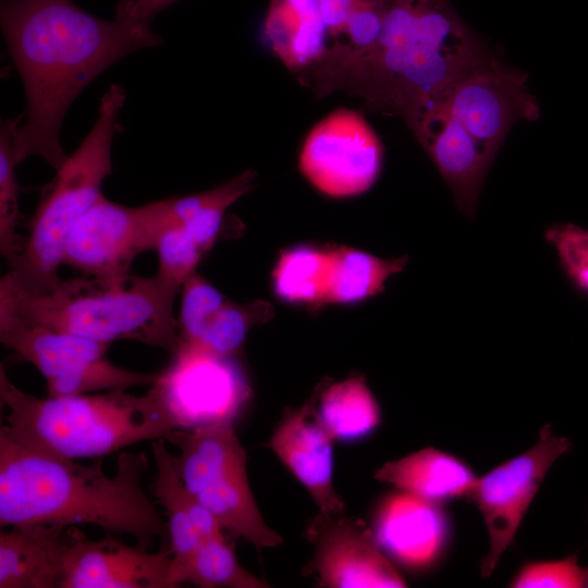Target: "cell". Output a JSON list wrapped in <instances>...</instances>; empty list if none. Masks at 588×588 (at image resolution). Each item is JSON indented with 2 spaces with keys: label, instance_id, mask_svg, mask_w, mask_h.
<instances>
[{
  "label": "cell",
  "instance_id": "obj_1",
  "mask_svg": "<svg viewBox=\"0 0 588 588\" xmlns=\"http://www.w3.org/2000/svg\"><path fill=\"white\" fill-rule=\"evenodd\" d=\"M0 21L27 100L13 136L16 164L38 156L59 169L69 157L60 130L75 98L123 57L161 44L150 27L119 11L107 21L71 0H4Z\"/></svg>",
  "mask_w": 588,
  "mask_h": 588
},
{
  "label": "cell",
  "instance_id": "obj_2",
  "mask_svg": "<svg viewBox=\"0 0 588 588\" xmlns=\"http://www.w3.org/2000/svg\"><path fill=\"white\" fill-rule=\"evenodd\" d=\"M102 457L84 465L28 449L0 431V526L94 525L148 549L169 540L167 519L143 487L145 453L121 452L108 476Z\"/></svg>",
  "mask_w": 588,
  "mask_h": 588
},
{
  "label": "cell",
  "instance_id": "obj_3",
  "mask_svg": "<svg viewBox=\"0 0 588 588\" xmlns=\"http://www.w3.org/2000/svg\"><path fill=\"white\" fill-rule=\"evenodd\" d=\"M381 1L383 25L376 47L338 77L332 93H348L370 111L406 121L492 57L451 0Z\"/></svg>",
  "mask_w": 588,
  "mask_h": 588
},
{
  "label": "cell",
  "instance_id": "obj_4",
  "mask_svg": "<svg viewBox=\"0 0 588 588\" xmlns=\"http://www.w3.org/2000/svg\"><path fill=\"white\" fill-rule=\"evenodd\" d=\"M180 291L156 274L59 278L44 290L0 281V315L93 341L132 340L174 354L180 344L174 301Z\"/></svg>",
  "mask_w": 588,
  "mask_h": 588
},
{
  "label": "cell",
  "instance_id": "obj_5",
  "mask_svg": "<svg viewBox=\"0 0 588 588\" xmlns=\"http://www.w3.org/2000/svg\"><path fill=\"white\" fill-rule=\"evenodd\" d=\"M37 397L21 390L0 367V400L8 409L0 431L37 452L69 460L102 457L154 441L177 428L159 391Z\"/></svg>",
  "mask_w": 588,
  "mask_h": 588
},
{
  "label": "cell",
  "instance_id": "obj_6",
  "mask_svg": "<svg viewBox=\"0 0 588 588\" xmlns=\"http://www.w3.org/2000/svg\"><path fill=\"white\" fill-rule=\"evenodd\" d=\"M124 102V88L113 84L100 100L91 130L57 169L30 220L23 250L3 275L15 285L44 290L59 279L66 236L102 195L103 180L112 172V143Z\"/></svg>",
  "mask_w": 588,
  "mask_h": 588
},
{
  "label": "cell",
  "instance_id": "obj_7",
  "mask_svg": "<svg viewBox=\"0 0 588 588\" xmlns=\"http://www.w3.org/2000/svg\"><path fill=\"white\" fill-rule=\"evenodd\" d=\"M164 439L180 451L174 456L184 487L223 530L257 549L272 548L283 541L266 524L255 501L247 477L246 451L233 421L188 430L175 428Z\"/></svg>",
  "mask_w": 588,
  "mask_h": 588
},
{
  "label": "cell",
  "instance_id": "obj_8",
  "mask_svg": "<svg viewBox=\"0 0 588 588\" xmlns=\"http://www.w3.org/2000/svg\"><path fill=\"white\" fill-rule=\"evenodd\" d=\"M527 78L526 73L492 56L420 107L406 123L432 124L493 162L518 121L540 117Z\"/></svg>",
  "mask_w": 588,
  "mask_h": 588
},
{
  "label": "cell",
  "instance_id": "obj_9",
  "mask_svg": "<svg viewBox=\"0 0 588 588\" xmlns=\"http://www.w3.org/2000/svg\"><path fill=\"white\" fill-rule=\"evenodd\" d=\"M572 450V442L553 433L550 425L539 431L529 450L498 465L482 477L467 500L485 522L489 551L480 563V574L489 577L510 547L553 463Z\"/></svg>",
  "mask_w": 588,
  "mask_h": 588
},
{
  "label": "cell",
  "instance_id": "obj_10",
  "mask_svg": "<svg viewBox=\"0 0 588 588\" xmlns=\"http://www.w3.org/2000/svg\"><path fill=\"white\" fill-rule=\"evenodd\" d=\"M383 163L381 140L357 111L340 108L321 119L304 139L298 167L319 193L346 198L367 192Z\"/></svg>",
  "mask_w": 588,
  "mask_h": 588
},
{
  "label": "cell",
  "instance_id": "obj_11",
  "mask_svg": "<svg viewBox=\"0 0 588 588\" xmlns=\"http://www.w3.org/2000/svg\"><path fill=\"white\" fill-rule=\"evenodd\" d=\"M157 226L154 203L130 207L102 194L69 232L62 265L91 277H125L140 253L155 248Z\"/></svg>",
  "mask_w": 588,
  "mask_h": 588
},
{
  "label": "cell",
  "instance_id": "obj_12",
  "mask_svg": "<svg viewBox=\"0 0 588 588\" xmlns=\"http://www.w3.org/2000/svg\"><path fill=\"white\" fill-rule=\"evenodd\" d=\"M170 365L152 384L174 416L177 428L233 421L249 389L232 357L180 343Z\"/></svg>",
  "mask_w": 588,
  "mask_h": 588
},
{
  "label": "cell",
  "instance_id": "obj_13",
  "mask_svg": "<svg viewBox=\"0 0 588 588\" xmlns=\"http://www.w3.org/2000/svg\"><path fill=\"white\" fill-rule=\"evenodd\" d=\"M170 548L150 552L110 534L89 539L78 528L60 588H172Z\"/></svg>",
  "mask_w": 588,
  "mask_h": 588
},
{
  "label": "cell",
  "instance_id": "obj_14",
  "mask_svg": "<svg viewBox=\"0 0 588 588\" xmlns=\"http://www.w3.org/2000/svg\"><path fill=\"white\" fill-rule=\"evenodd\" d=\"M181 294L180 343L222 357L236 355L249 331L271 319L274 311L266 301H230L197 272L186 280Z\"/></svg>",
  "mask_w": 588,
  "mask_h": 588
},
{
  "label": "cell",
  "instance_id": "obj_15",
  "mask_svg": "<svg viewBox=\"0 0 588 588\" xmlns=\"http://www.w3.org/2000/svg\"><path fill=\"white\" fill-rule=\"evenodd\" d=\"M321 515L314 568L320 587L402 588L407 584L362 522Z\"/></svg>",
  "mask_w": 588,
  "mask_h": 588
},
{
  "label": "cell",
  "instance_id": "obj_16",
  "mask_svg": "<svg viewBox=\"0 0 588 588\" xmlns=\"http://www.w3.org/2000/svg\"><path fill=\"white\" fill-rule=\"evenodd\" d=\"M0 340L46 379L48 395L59 396L66 385L97 360L109 344L0 315Z\"/></svg>",
  "mask_w": 588,
  "mask_h": 588
},
{
  "label": "cell",
  "instance_id": "obj_17",
  "mask_svg": "<svg viewBox=\"0 0 588 588\" xmlns=\"http://www.w3.org/2000/svg\"><path fill=\"white\" fill-rule=\"evenodd\" d=\"M311 416L306 407L285 416L274 429L269 446L306 488L321 515L336 517L342 514L344 503L332 481L333 439L318 418Z\"/></svg>",
  "mask_w": 588,
  "mask_h": 588
},
{
  "label": "cell",
  "instance_id": "obj_18",
  "mask_svg": "<svg viewBox=\"0 0 588 588\" xmlns=\"http://www.w3.org/2000/svg\"><path fill=\"white\" fill-rule=\"evenodd\" d=\"M376 529L380 547L413 568L431 567L451 540V524L440 504L404 492L384 501Z\"/></svg>",
  "mask_w": 588,
  "mask_h": 588
},
{
  "label": "cell",
  "instance_id": "obj_19",
  "mask_svg": "<svg viewBox=\"0 0 588 588\" xmlns=\"http://www.w3.org/2000/svg\"><path fill=\"white\" fill-rule=\"evenodd\" d=\"M157 468L155 495L164 510L172 553L170 581L172 588L182 578L201 539L222 538L223 529L213 515L184 487L177 471L175 456L166 445V439L151 441Z\"/></svg>",
  "mask_w": 588,
  "mask_h": 588
},
{
  "label": "cell",
  "instance_id": "obj_20",
  "mask_svg": "<svg viewBox=\"0 0 588 588\" xmlns=\"http://www.w3.org/2000/svg\"><path fill=\"white\" fill-rule=\"evenodd\" d=\"M0 531V588H60L77 527L28 524Z\"/></svg>",
  "mask_w": 588,
  "mask_h": 588
},
{
  "label": "cell",
  "instance_id": "obj_21",
  "mask_svg": "<svg viewBox=\"0 0 588 588\" xmlns=\"http://www.w3.org/2000/svg\"><path fill=\"white\" fill-rule=\"evenodd\" d=\"M262 35L298 81L318 65L330 46L319 0H270Z\"/></svg>",
  "mask_w": 588,
  "mask_h": 588
},
{
  "label": "cell",
  "instance_id": "obj_22",
  "mask_svg": "<svg viewBox=\"0 0 588 588\" xmlns=\"http://www.w3.org/2000/svg\"><path fill=\"white\" fill-rule=\"evenodd\" d=\"M375 478L401 492L439 504L468 499L478 480L464 461L434 448H425L383 464Z\"/></svg>",
  "mask_w": 588,
  "mask_h": 588
},
{
  "label": "cell",
  "instance_id": "obj_23",
  "mask_svg": "<svg viewBox=\"0 0 588 588\" xmlns=\"http://www.w3.org/2000/svg\"><path fill=\"white\" fill-rule=\"evenodd\" d=\"M327 304H353L384 291L387 281L403 271L407 256L382 258L347 246H329Z\"/></svg>",
  "mask_w": 588,
  "mask_h": 588
},
{
  "label": "cell",
  "instance_id": "obj_24",
  "mask_svg": "<svg viewBox=\"0 0 588 588\" xmlns=\"http://www.w3.org/2000/svg\"><path fill=\"white\" fill-rule=\"evenodd\" d=\"M317 418L332 439L353 441L381 421L380 406L363 376L330 384L320 395Z\"/></svg>",
  "mask_w": 588,
  "mask_h": 588
},
{
  "label": "cell",
  "instance_id": "obj_25",
  "mask_svg": "<svg viewBox=\"0 0 588 588\" xmlns=\"http://www.w3.org/2000/svg\"><path fill=\"white\" fill-rule=\"evenodd\" d=\"M329 246L296 245L282 250L272 270V286L283 302L319 308L326 305Z\"/></svg>",
  "mask_w": 588,
  "mask_h": 588
},
{
  "label": "cell",
  "instance_id": "obj_26",
  "mask_svg": "<svg viewBox=\"0 0 588 588\" xmlns=\"http://www.w3.org/2000/svg\"><path fill=\"white\" fill-rule=\"evenodd\" d=\"M201 588H266L269 585L238 563L225 538L201 539L182 578Z\"/></svg>",
  "mask_w": 588,
  "mask_h": 588
},
{
  "label": "cell",
  "instance_id": "obj_27",
  "mask_svg": "<svg viewBox=\"0 0 588 588\" xmlns=\"http://www.w3.org/2000/svg\"><path fill=\"white\" fill-rule=\"evenodd\" d=\"M21 118L7 120L0 131V250L11 265L22 253L25 236L17 233L20 187L13 152V136Z\"/></svg>",
  "mask_w": 588,
  "mask_h": 588
},
{
  "label": "cell",
  "instance_id": "obj_28",
  "mask_svg": "<svg viewBox=\"0 0 588 588\" xmlns=\"http://www.w3.org/2000/svg\"><path fill=\"white\" fill-rule=\"evenodd\" d=\"M255 171L246 170L232 180L208 189L205 203L183 224L204 255L211 250L222 235L226 210L255 187Z\"/></svg>",
  "mask_w": 588,
  "mask_h": 588
},
{
  "label": "cell",
  "instance_id": "obj_29",
  "mask_svg": "<svg viewBox=\"0 0 588 588\" xmlns=\"http://www.w3.org/2000/svg\"><path fill=\"white\" fill-rule=\"evenodd\" d=\"M154 249L158 255L156 275L180 292L186 280L197 272L205 256L183 225L166 228L159 234Z\"/></svg>",
  "mask_w": 588,
  "mask_h": 588
},
{
  "label": "cell",
  "instance_id": "obj_30",
  "mask_svg": "<svg viewBox=\"0 0 588 588\" xmlns=\"http://www.w3.org/2000/svg\"><path fill=\"white\" fill-rule=\"evenodd\" d=\"M561 268L581 293L588 295V230L573 223H555L544 231Z\"/></svg>",
  "mask_w": 588,
  "mask_h": 588
},
{
  "label": "cell",
  "instance_id": "obj_31",
  "mask_svg": "<svg viewBox=\"0 0 588 588\" xmlns=\"http://www.w3.org/2000/svg\"><path fill=\"white\" fill-rule=\"evenodd\" d=\"M586 567L577 555L553 561H529L523 564L509 583L514 588H579L585 587Z\"/></svg>",
  "mask_w": 588,
  "mask_h": 588
},
{
  "label": "cell",
  "instance_id": "obj_32",
  "mask_svg": "<svg viewBox=\"0 0 588 588\" xmlns=\"http://www.w3.org/2000/svg\"><path fill=\"white\" fill-rule=\"evenodd\" d=\"M177 0H122L117 10L133 21L150 27L152 19Z\"/></svg>",
  "mask_w": 588,
  "mask_h": 588
},
{
  "label": "cell",
  "instance_id": "obj_33",
  "mask_svg": "<svg viewBox=\"0 0 588 588\" xmlns=\"http://www.w3.org/2000/svg\"><path fill=\"white\" fill-rule=\"evenodd\" d=\"M363 0H319L322 17L330 38L342 30L351 10Z\"/></svg>",
  "mask_w": 588,
  "mask_h": 588
},
{
  "label": "cell",
  "instance_id": "obj_34",
  "mask_svg": "<svg viewBox=\"0 0 588 588\" xmlns=\"http://www.w3.org/2000/svg\"><path fill=\"white\" fill-rule=\"evenodd\" d=\"M585 587H588V567H586V583Z\"/></svg>",
  "mask_w": 588,
  "mask_h": 588
}]
</instances>
